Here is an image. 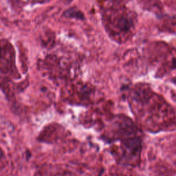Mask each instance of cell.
<instances>
[{"mask_svg":"<svg viewBox=\"0 0 176 176\" xmlns=\"http://www.w3.org/2000/svg\"><path fill=\"white\" fill-rule=\"evenodd\" d=\"M2 55V50H1V48H0V57H1Z\"/></svg>","mask_w":176,"mask_h":176,"instance_id":"cell-1","label":"cell"}]
</instances>
